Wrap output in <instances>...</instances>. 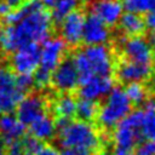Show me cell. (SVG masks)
Here are the masks:
<instances>
[{"label":"cell","mask_w":155,"mask_h":155,"mask_svg":"<svg viewBox=\"0 0 155 155\" xmlns=\"http://www.w3.org/2000/svg\"><path fill=\"white\" fill-rule=\"evenodd\" d=\"M52 19L44 8L30 12L19 22L7 25L0 31V48L6 53H12L27 44H42L50 38Z\"/></svg>","instance_id":"6da1fadb"},{"label":"cell","mask_w":155,"mask_h":155,"mask_svg":"<svg viewBox=\"0 0 155 155\" xmlns=\"http://www.w3.org/2000/svg\"><path fill=\"white\" fill-rule=\"evenodd\" d=\"M71 59L79 74V85L93 76H109L114 69L111 52L105 45H86Z\"/></svg>","instance_id":"7a4b0ae2"},{"label":"cell","mask_w":155,"mask_h":155,"mask_svg":"<svg viewBox=\"0 0 155 155\" xmlns=\"http://www.w3.org/2000/svg\"><path fill=\"white\" fill-rule=\"evenodd\" d=\"M58 145L63 148H76L91 155L101 150V139L96 128L81 120H70L63 128L56 131Z\"/></svg>","instance_id":"3957f363"},{"label":"cell","mask_w":155,"mask_h":155,"mask_svg":"<svg viewBox=\"0 0 155 155\" xmlns=\"http://www.w3.org/2000/svg\"><path fill=\"white\" fill-rule=\"evenodd\" d=\"M131 110L132 104L125 91L119 86H114L107 96L104 104L99 107L96 120L105 132L107 130H113Z\"/></svg>","instance_id":"277c9868"},{"label":"cell","mask_w":155,"mask_h":155,"mask_svg":"<svg viewBox=\"0 0 155 155\" xmlns=\"http://www.w3.org/2000/svg\"><path fill=\"white\" fill-rule=\"evenodd\" d=\"M142 120H143L142 109L131 110L114 127V140L116 147H121L133 151L144 140L140 133Z\"/></svg>","instance_id":"5b68a950"},{"label":"cell","mask_w":155,"mask_h":155,"mask_svg":"<svg viewBox=\"0 0 155 155\" xmlns=\"http://www.w3.org/2000/svg\"><path fill=\"white\" fill-rule=\"evenodd\" d=\"M24 96L16 85V75L8 69H0V115L16 110Z\"/></svg>","instance_id":"8992f818"},{"label":"cell","mask_w":155,"mask_h":155,"mask_svg":"<svg viewBox=\"0 0 155 155\" xmlns=\"http://www.w3.org/2000/svg\"><path fill=\"white\" fill-rule=\"evenodd\" d=\"M40 64V45L27 44L15 52L11 57V67L16 74H33Z\"/></svg>","instance_id":"52a82bcc"},{"label":"cell","mask_w":155,"mask_h":155,"mask_svg":"<svg viewBox=\"0 0 155 155\" xmlns=\"http://www.w3.org/2000/svg\"><path fill=\"white\" fill-rule=\"evenodd\" d=\"M51 84L62 93L76 90L79 86V74L71 58L62 59L61 63L54 68L51 74Z\"/></svg>","instance_id":"ba28073f"},{"label":"cell","mask_w":155,"mask_h":155,"mask_svg":"<svg viewBox=\"0 0 155 155\" xmlns=\"http://www.w3.org/2000/svg\"><path fill=\"white\" fill-rule=\"evenodd\" d=\"M67 44L62 38L53 36L47 38L42 46H40V64L39 67L52 73L54 68L61 63L67 51Z\"/></svg>","instance_id":"9c48e42d"},{"label":"cell","mask_w":155,"mask_h":155,"mask_svg":"<svg viewBox=\"0 0 155 155\" xmlns=\"http://www.w3.org/2000/svg\"><path fill=\"white\" fill-rule=\"evenodd\" d=\"M47 103L40 94H28L18 103L16 108V117L24 125L29 126L34 120L46 114Z\"/></svg>","instance_id":"30bf717a"},{"label":"cell","mask_w":155,"mask_h":155,"mask_svg":"<svg viewBox=\"0 0 155 155\" xmlns=\"http://www.w3.org/2000/svg\"><path fill=\"white\" fill-rule=\"evenodd\" d=\"M122 52L127 61H132L139 64L153 67L154 54L149 41H147L140 35L131 36L122 42Z\"/></svg>","instance_id":"8fae6325"},{"label":"cell","mask_w":155,"mask_h":155,"mask_svg":"<svg viewBox=\"0 0 155 155\" xmlns=\"http://www.w3.org/2000/svg\"><path fill=\"white\" fill-rule=\"evenodd\" d=\"M85 17L86 16L81 11L74 10L59 23L61 38L64 40L67 45L78 46L82 41Z\"/></svg>","instance_id":"7c38bea8"},{"label":"cell","mask_w":155,"mask_h":155,"mask_svg":"<svg viewBox=\"0 0 155 155\" xmlns=\"http://www.w3.org/2000/svg\"><path fill=\"white\" fill-rule=\"evenodd\" d=\"M91 13L99 18L107 27H114L119 23L124 7L120 0H94L90 5Z\"/></svg>","instance_id":"4fadbf2b"},{"label":"cell","mask_w":155,"mask_h":155,"mask_svg":"<svg viewBox=\"0 0 155 155\" xmlns=\"http://www.w3.org/2000/svg\"><path fill=\"white\" fill-rule=\"evenodd\" d=\"M114 87V80L109 76H93L80 85L79 97L90 101H99L109 94Z\"/></svg>","instance_id":"5bb4252c"},{"label":"cell","mask_w":155,"mask_h":155,"mask_svg":"<svg viewBox=\"0 0 155 155\" xmlns=\"http://www.w3.org/2000/svg\"><path fill=\"white\" fill-rule=\"evenodd\" d=\"M110 38L108 27L94 15L85 17L82 41L86 45H105Z\"/></svg>","instance_id":"9a60e30c"},{"label":"cell","mask_w":155,"mask_h":155,"mask_svg":"<svg viewBox=\"0 0 155 155\" xmlns=\"http://www.w3.org/2000/svg\"><path fill=\"white\" fill-rule=\"evenodd\" d=\"M25 127L12 113L0 115V139L5 145L19 140L25 134Z\"/></svg>","instance_id":"2e32d148"},{"label":"cell","mask_w":155,"mask_h":155,"mask_svg":"<svg viewBox=\"0 0 155 155\" xmlns=\"http://www.w3.org/2000/svg\"><path fill=\"white\" fill-rule=\"evenodd\" d=\"M151 74V67L139 64L132 61L122 62L117 68V78L120 81L128 82H142L147 80Z\"/></svg>","instance_id":"e0dca14e"},{"label":"cell","mask_w":155,"mask_h":155,"mask_svg":"<svg viewBox=\"0 0 155 155\" xmlns=\"http://www.w3.org/2000/svg\"><path fill=\"white\" fill-rule=\"evenodd\" d=\"M29 132L31 136L36 137L42 142L52 139L56 136L54 119H52L47 114L41 115L29 125Z\"/></svg>","instance_id":"ac0fdd59"},{"label":"cell","mask_w":155,"mask_h":155,"mask_svg":"<svg viewBox=\"0 0 155 155\" xmlns=\"http://www.w3.org/2000/svg\"><path fill=\"white\" fill-rule=\"evenodd\" d=\"M119 25L125 34L131 36H138L145 30L144 18L133 12H124L119 19Z\"/></svg>","instance_id":"d6986e66"},{"label":"cell","mask_w":155,"mask_h":155,"mask_svg":"<svg viewBox=\"0 0 155 155\" xmlns=\"http://www.w3.org/2000/svg\"><path fill=\"white\" fill-rule=\"evenodd\" d=\"M53 109H54L57 117L74 119L75 110H76V99L69 92L63 93L62 96H59L56 99V102L53 104Z\"/></svg>","instance_id":"ffe728a7"},{"label":"cell","mask_w":155,"mask_h":155,"mask_svg":"<svg viewBox=\"0 0 155 155\" xmlns=\"http://www.w3.org/2000/svg\"><path fill=\"white\" fill-rule=\"evenodd\" d=\"M99 105L97 104L96 101H90V99H84L80 98L76 101V110H75V116L84 121V122H94L98 115Z\"/></svg>","instance_id":"44dd1931"},{"label":"cell","mask_w":155,"mask_h":155,"mask_svg":"<svg viewBox=\"0 0 155 155\" xmlns=\"http://www.w3.org/2000/svg\"><path fill=\"white\" fill-rule=\"evenodd\" d=\"M78 6V0H56L53 6H52V13H51V19L59 24L64 17H67L70 12L76 10Z\"/></svg>","instance_id":"7402d4cb"},{"label":"cell","mask_w":155,"mask_h":155,"mask_svg":"<svg viewBox=\"0 0 155 155\" xmlns=\"http://www.w3.org/2000/svg\"><path fill=\"white\" fill-rule=\"evenodd\" d=\"M121 4L126 12H133L140 16L155 12V0H122Z\"/></svg>","instance_id":"603a6c76"},{"label":"cell","mask_w":155,"mask_h":155,"mask_svg":"<svg viewBox=\"0 0 155 155\" xmlns=\"http://www.w3.org/2000/svg\"><path fill=\"white\" fill-rule=\"evenodd\" d=\"M124 91L132 105L143 104L147 99V90L142 82H128Z\"/></svg>","instance_id":"cb8c5ba5"},{"label":"cell","mask_w":155,"mask_h":155,"mask_svg":"<svg viewBox=\"0 0 155 155\" xmlns=\"http://www.w3.org/2000/svg\"><path fill=\"white\" fill-rule=\"evenodd\" d=\"M21 145H22L23 151H24L25 155H35L41 149L44 143H42V140L38 139L36 137H34L29 133V134H24L22 137Z\"/></svg>","instance_id":"d4e9b609"},{"label":"cell","mask_w":155,"mask_h":155,"mask_svg":"<svg viewBox=\"0 0 155 155\" xmlns=\"http://www.w3.org/2000/svg\"><path fill=\"white\" fill-rule=\"evenodd\" d=\"M51 74L50 71L38 67V69L33 73V79H34V85L38 86L39 88H45L51 84Z\"/></svg>","instance_id":"484cf974"},{"label":"cell","mask_w":155,"mask_h":155,"mask_svg":"<svg viewBox=\"0 0 155 155\" xmlns=\"http://www.w3.org/2000/svg\"><path fill=\"white\" fill-rule=\"evenodd\" d=\"M16 85L22 92H28L34 86L33 74H17L16 76Z\"/></svg>","instance_id":"4316f807"},{"label":"cell","mask_w":155,"mask_h":155,"mask_svg":"<svg viewBox=\"0 0 155 155\" xmlns=\"http://www.w3.org/2000/svg\"><path fill=\"white\" fill-rule=\"evenodd\" d=\"M136 151L139 155H155V139L142 142L136 148Z\"/></svg>","instance_id":"83f0119b"},{"label":"cell","mask_w":155,"mask_h":155,"mask_svg":"<svg viewBox=\"0 0 155 155\" xmlns=\"http://www.w3.org/2000/svg\"><path fill=\"white\" fill-rule=\"evenodd\" d=\"M5 155H25L23 151V148L21 145V142H13L7 145V149L5 150Z\"/></svg>","instance_id":"f1b7e54d"},{"label":"cell","mask_w":155,"mask_h":155,"mask_svg":"<svg viewBox=\"0 0 155 155\" xmlns=\"http://www.w3.org/2000/svg\"><path fill=\"white\" fill-rule=\"evenodd\" d=\"M35 155H61V154H59V151L54 147L48 145V144H44L41 147V149Z\"/></svg>","instance_id":"f546056e"},{"label":"cell","mask_w":155,"mask_h":155,"mask_svg":"<svg viewBox=\"0 0 155 155\" xmlns=\"http://www.w3.org/2000/svg\"><path fill=\"white\" fill-rule=\"evenodd\" d=\"M61 155H91L90 153L81 150V149H76V148H63L59 151Z\"/></svg>","instance_id":"4dcf8cb0"},{"label":"cell","mask_w":155,"mask_h":155,"mask_svg":"<svg viewBox=\"0 0 155 155\" xmlns=\"http://www.w3.org/2000/svg\"><path fill=\"white\" fill-rule=\"evenodd\" d=\"M144 24H145V28H148L153 33L155 31V12H151V13L145 15Z\"/></svg>","instance_id":"1f68e13d"},{"label":"cell","mask_w":155,"mask_h":155,"mask_svg":"<svg viewBox=\"0 0 155 155\" xmlns=\"http://www.w3.org/2000/svg\"><path fill=\"white\" fill-rule=\"evenodd\" d=\"M133 151L132 150H128V149H125V148H121V147H115L111 155H132Z\"/></svg>","instance_id":"d6a6232c"},{"label":"cell","mask_w":155,"mask_h":155,"mask_svg":"<svg viewBox=\"0 0 155 155\" xmlns=\"http://www.w3.org/2000/svg\"><path fill=\"white\" fill-rule=\"evenodd\" d=\"M10 11H11L10 6H8L4 0H1V1H0V17H5Z\"/></svg>","instance_id":"836d02e7"},{"label":"cell","mask_w":155,"mask_h":155,"mask_svg":"<svg viewBox=\"0 0 155 155\" xmlns=\"http://www.w3.org/2000/svg\"><path fill=\"white\" fill-rule=\"evenodd\" d=\"M4 1L10 6L11 10H15L23 4V0H4Z\"/></svg>","instance_id":"e575fe53"},{"label":"cell","mask_w":155,"mask_h":155,"mask_svg":"<svg viewBox=\"0 0 155 155\" xmlns=\"http://www.w3.org/2000/svg\"><path fill=\"white\" fill-rule=\"evenodd\" d=\"M40 1L44 5V7H52L56 0H40Z\"/></svg>","instance_id":"d590c367"},{"label":"cell","mask_w":155,"mask_h":155,"mask_svg":"<svg viewBox=\"0 0 155 155\" xmlns=\"http://www.w3.org/2000/svg\"><path fill=\"white\" fill-rule=\"evenodd\" d=\"M5 150H6L5 144H4V143H2V140L0 139V155H5Z\"/></svg>","instance_id":"8d00e7d4"},{"label":"cell","mask_w":155,"mask_h":155,"mask_svg":"<svg viewBox=\"0 0 155 155\" xmlns=\"http://www.w3.org/2000/svg\"><path fill=\"white\" fill-rule=\"evenodd\" d=\"M150 46H153V47H155V31L151 34V36H150Z\"/></svg>","instance_id":"74e56055"},{"label":"cell","mask_w":155,"mask_h":155,"mask_svg":"<svg viewBox=\"0 0 155 155\" xmlns=\"http://www.w3.org/2000/svg\"><path fill=\"white\" fill-rule=\"evenodd\" d=\"M93 155H108L105 151H103V150H98L96 154H93Z\"/></svg>","instance_id":"f35d334b"},{"label":"cell","mask_w":155,"mask_h":155,"mask_svg":"<svg viewBox=\"0 0 155 155\" xmlns=\"http://www.w3.org/2000/svg\"><path fill=\"white\" fill-rule=\"evenodd\" d=\"M1 29H2V28H1V24H0V31H1Z\"/></svg>","instance_id":"ab89813d"},{"label":"cell","mask_w":155,"mask_h":155,"mask_svg":"<svg viewBox=\"0 0 155 155\" xmlns=\"http://www.w3.org/2000/svg\"><path fill=\"white\" fill-rule=\"evenodd\" d=\"M78 1H86V0H78Z\"/></svg>","instance_id":"60d3db41"},{"label":"cell","mask_w":155,"mask_h":155,"mask_svg":"<svg viewBox=\"0 0 155 155\" xmlns=\"http://www.w3.org/2000/svg\"><path fill=\"white\" fill-rule=\"evenodd\" d=\"M132 155H139V154H132Z\"/></svg>","instance_id":"b9f144b4"}]
</instances>
